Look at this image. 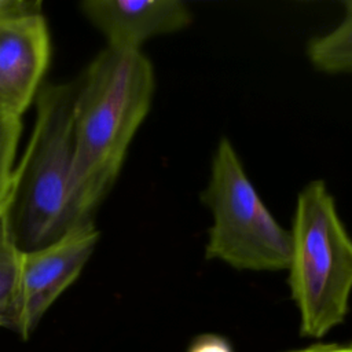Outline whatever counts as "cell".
<instances>
[{
  "instance_id": "5b68a950",
  "label": "cell",
  "mask_w": 352,
  "mask_h": 352,
  "mask_svg": "<svg viewBox=\"0 0 352 352\" xmlns=\"http://www.w3.org/2000/svg\"><path fill=\"white\" fill-rule=\"evenodd\" d=\"M99 235L94 220H88L72 226L41 248L19 249L16 282L6 326L28 340L48 308L80 276Z\"/></svg>"
},
{
  "instance_id": "30bf717a",
  "label": "cell",
  "mask_w": 352,
  "mask_h": 352,
  "mask_svg": "<svg viewBox=\"0 0 352 352\" xmlns=\"http://www.w3.org/2000/svg\"><path fill=\"white\" fill-rule=\"evenodd\" d=\"M19 248L15 242L11 217L0 223V326H6L11 307L18 268Z\"/></svg>"
},
{
  "instance_id": "52a82bcc",
  "label": "cell",
  "mask_w": 352,
  "mask_h": 352,
  "mask_svg": "<svg viewBox=\"0 0 352 352\" xmlns=\"http://www.w3.org/2000/svg\"><path fill=\"white\" fill-rule=\"evenodd\" d=\"M80 10L113 50L142 51L147 40L179 33L194 21L179 0H85Z\"/></svg>"
},
{
  "instance_id": "7c38bea8",
  "label": "cell",
  "mask_w": 352,
  "mask_h": 352,
  "mask_svg": "<svg viewBox=\"0 0 352 352\" xmlns=\"http://www.w3.org/2000/svg\"><path fill=\"white\" fill-rule=\"evenodd\" d=\"M41 10L40 1H29V0H0V18L26 12V11H37Z\"/></svg>"
},
{
  "instance_id": "8fae6325",
  "label": "cell",
  "mask_w": 352,
  "mask_h": 352,
  "mask_svg": "<svg viewBox=\"0 0 352 352\" xmlns=\"http://www.w3.org/2000/svg\"><path fill=\"white\" fill-rule=\"evenodd\" d=\"M188 352H232V348L217 334H202L194 340Z\"/></svg>"
},
{
  "instance_id": "4fadbf2b",
  "label": "cell",
  "mask_w": 352,
  "mask_h": 352,
  "mask_svg": "<svg viewBox=\"0 0 352 352\" xmlns=\"http://www.w3.org/2000/svg\"><path fill=\"white\" fill-rule=\"evenodd\" d=\"M287 352H352V342H316L305 348L293 349Z\"/></svg>"
},
{
  "instance_id": "ba28073f",
  "label": "cell",
  "mask_w": 352,
  "mask_h": 352,
  "mask_svg": "<svg viewBox=\"0 0 352 352\" xmlns=\"http://www.w3.org/2000/svg\"><path fill=\"white\" fill-rule=\"evenodd\" d=\"M305 55L320 73H352V0L342 1V18L337 26L308 40Z\"/></svg>"
},
{
  "instance_id": "5bb4252c",
  "label": "cell",
  "mask_w": 352,
  "mask_h": 352,
  "mask_svg": "<svg viewBox=\"0 0 352 352\" xmlns=\"http://www.w3.org/2000/svg\"><path fill=\"white\" fill-rule=\"evenodd\" d=\"M0 192H16L18 194V191H0ZM3 217H1V213H0V220H1Z\"/></svg>"
},
{
  "instance_id": "7a4b0ae2",
  "label": "cell",
  "mask_w": 352,
  "mask_h": 352,
  "mask_svg": "<svg viewBox=\"0 0 352 352\" xmlns=\"http://www.w3.org/2000/svg\"><path fill=\"white\" fill-rule=\"evenodd\" d=\"M289 232L287 285L300 334L320 338L345 320L352 294V236L323 179L298 191Z\"/></svg>"
},
{
  "instance_id": "9c48e42d",
  "label": "cell",
  "mask_w": 352,
  "mask_h": 352,
  "mask_svg": "<svg viewBox=\"0 0 352 352\" xmlns=\"http://www.w3.org/2000/svg\"><path fill=\"white\" fill-rule=\"evenodd\" d=\"M22 121L0 113V191H19L21 169L15 164Z\"/></svg>"
},
{
  "instance_id": "8992f818",
  "label": "cell",
  "mask_w": 352,
  "mask_h": 352,
  "mask_svg": "<svg viewBox=\"0 0 352 352\" xmlns=\"http://www.w3.org/2000/svg\"><path fill=\"white\" fill-rule=\"evenodd\" d=\"M51 36L41 10L0 18V113L21 118L43 87Z\"/></svg>"
},
{
  "instance_id": "277c9868",
  "label": "cell",
  "mask_w": 352,
  "mask_h": 352,
  "mask_svg": "<svg viewBox=\"0 0 352 352\" xmlns=\"http://www.w3.org/2000/svg\"><path fill=\"white\" fill-rule=\"evenodd\" d=\"M212 223L204 257L238 271L287 270L290 232L261 199L227 136H221L210 160V172L199 194Z\"/></svg>"
},
{
  "instance_id": "3957f363",
  "label": "cell",
  "mask_w": 352,
  "mask_h": 352,
  "mask_svg": "<svg viewBox=\"0 0 352 352\" xmlns=\"http://www.w3.org/2000/svg\"><path fill=\"white\" fill-rule=\"evenodd\" d=\"M76 84L43 85L36 121L18 162L21 183L11 224L21 250L41 248L74 226L70 208Z\"/></svg>"
},
{
  "instance_id": "6da1fadb",
  "label": "cell",
  "mask_w": 352,
  "mask_h": 352,
  "mask_svg": "<svg viewBox=\"0 0 352 352\" xmlns=\"http://www.w3.org/2000/svg\"><path fill=\"white\" fill-rule=\"evenodd\" d=\"M155 73L143 51L106 47L76 84L70 208L74 224L92 220L150 113Z\"/></svg>"
}]
</instances>
